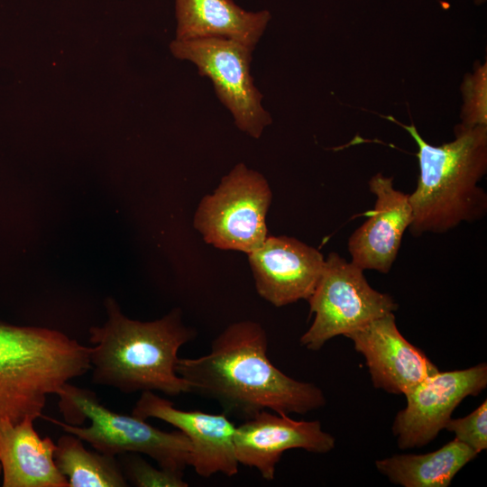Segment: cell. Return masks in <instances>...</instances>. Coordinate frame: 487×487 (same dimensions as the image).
Listing matches in <instances>:
<instances>
[{"label":"cell","instance_id":"obj_6","mask_svg":"<svg viewBox=\"0 0 487 487\" xmlns=\"http://www.w3.org/2000/svg\"><path fill=\"white\" fill-rule=\"evenodd\" d=\"M272 193L266 179L244 163L221 179L196 210L194 227L206 243L247 254L267 238L266 215Z\"/></svg>","mask_w":487,"mask_h":487},{"label":"cell","instance_id":"obj_12","mask_svg":"<svg viewBox=\"0 0 487 487\" xmlns=\"http://www.w3.org/2000/svg\"><path fill=\"white\" fill-rule=\"evenodd\" d=\"M248 259L258 294L275 307L308 300L325 264L318 250L285 235L267 236Z\"/></svg>","mask_w":487,"mask_h":487},{"label":"cell","instance_id":"obj_8","mask_svg":"<svg viewBox=\"0 0 487 487\" xmlns=\"http://www.w3.org/2000/svg\"><path fill=\"white\" fill-rule=\"evenodd\" d=\"M170 49L174 56L191 61L201 76L212 81L237 128L255 139L261 137L272 119L250 73L253 50L225 38L175 40Z\"/></svg>","mask_w":487,"mask_h":487},{"label":"cell","instance_id":"obj_15","mask_svg":"<svg viewBox=\"0 0 487 487\" xmlns=\"http://www.w3.org/2000/svg\"><path fill=\"white\" fill-rule=\"evenodd\" d=\"M26 418L0 420V462L4 487H69L54 461L56 443L41 437Z\"/></svg>","mask_w":487,"mask_h":487},{"label":"cell","instance_id":"obj_17","mask_svg":"<svg viewBox=\"0 0 487 487\" xmlns=\"http://www.w3.org/2000/svg\"><path fill=\"white\" fill-rule=\"evenodd\" d=\"M477 453L455 437L439 449L422 455H394L377 460V470L404 487H447Z\"/></svg>","mask_w":487,"mask_h":487},{"label":"cell","instance_id":"obj_1","mask_svg":"<svg viewBox=\"0 0 487 487\" xmlns=\"http://www.w3.org/2000/svg\"><path fill=\"white\" fill-rule=\"evenodd\" d=\"M267 347L259 323L236 322L213 340L207 354L179 358L176 372L190 392L215 400L227 416L244 420L262 410L306 414L323 407V391L283 373L269 359Z\"/></svg>","mask_w":487,"mask_h":487},{"label":"cell","instance_id":"obj_10","mask_svg":"<svg viewBox=\"0 0 487 487\" xmlns=\"http://www.w3.org/2000/svg\"><path fill=\"white\" fill-rule=\"evenodd\" d=\"M132 415L144 420L161 419L182 432L191 446L189 465L199 476L210 477L218 473L234 476L238 473L234 444L236 427L225 413L182 410L147 391L142 392Z\"/></svg>","mask_w":487,"mask_h":487},{"label":"cell","instance_id":"obj_3","mask_svg":"<svg viewBox=\"0 0 487 487\" xmlns=\"http://www.w3.org/2000/svg\"><path fill=\"white\" fill-rule=\"evenodd\" d=\"M383 117L405 129L418 148L419 176L416 189L409 194L412 235L446 233L485 216L487 194L478 183L487 171V125H457L454 141L436 146L427 142L413 124Z\"/></svg>","mask_w":487,"mask_h":487},{"label":"cell","instance_id":"obj_23","mask_svg":"<svg viewBox=\"0 0 487 487\" xmlns=\"http://www.w3.org/2000/svg\"><path fill=\"white\" fill-rule=\"evenodd\" d=\"M2 473V466H1V462H0V474Z\"/></svg>","mask_w":487,"mask_h":487},{"label":"cell","instance_id":"obj_22","mask_svg":"<svg viewBox=\"0 0 487 487\" xmlns=\"http://www.w3.org/2000/svg\"><path fill=\"white\" fill-rule=\"evenodd\" d=\"M484 1H485V0H475V3H476V4H480V3H482V2H484Z\"/></svg>","mask_w":487,"mask_h":487},{"label":"cell","instance_id":"obj_4","mask_svg":"<svg viewBox=\"0 0 487 487\" xmlns=\"http://www.w3.org/2000/svg\"><path fill=\"white\" fill-rule=\"evenodd\" d=\"M89 352L58 330L0 321V420L41 418L48 395L90 370Z\"/></svg>","mask_w":487,"mask_h":487},{"label":"cell","instance_id":"obj_18","mask_svg":"<svg viewBox=\"0 0 487 487\" xmlns=\"http://www.w3.org/2000/svg\"><path fill=\"white\" fill-rule=\"evenodd\" d=\"M54 461L69 487L128 486L115 456L87 450L83 441L75 435L67 433L58 439Z\"/></svg>","mask_w":487,"mask_h":487},{"label":"cell","instance_id":"obj_21","mask_svg":"<svg viewBox=\"0 0 487 487\" xmlns=\"http://www.w3.org/2000/svg\"><path fill=\"white\" fill-rule=\"evenodd\" d=\"M446 429L455 438L473 448L477 454L487 448V401L484 400L466 417L450 418Z\"/></svg>","mask_w":487,"mask_h":487},{"label":"cell","instance_id":"obj_2","mask_svg":"<svg viewBox=\"0 0 487 487\" xmlns=\"http://www.w3.org/2000/svg\"><path fill=\"white\" fill-rule=\"evenodd\" d=\"M107 320L89 329L92 382L124 393L159 391L168 396L190 392L176 372L178 352L196 332L184 325L175 308L160 319L141 322L123 314L106 299Z\"/></svg>","mask_w":487,"mask_h":487},{"label":"cell","instance_id":"obj_19","mask_svg":"<svg viewBox=\"0 0 487 487\" xmlns=\"http://www.w3.org/2000/svg\"><path fill=\"white\" fill-rule=\"evenodd\" d=\"M463 125H487V63L478 65L463 83Z\"/></svg>","mask_w":487,"mask_h":487},{"label":"cell","instance_id":"obj_20","mask_svg":"<svg viewBox=\"0 0 487 487\" xmlns=\"http://www.w3.org/2000/svg\"><path fill=\"white\" fill-rule=\"evenodd\" d=\"M124 456V472L127 478L137 487H187L188 483L182 479V473L167 469H157L145 460L128 453Z\"/></svg>","mask_w":487,"mask_h":487},{"label":"cell","instance_id":"obj_13","mask_svg":"<svg viewBox=\"0 0 487 487\" xmlns=\"http://www.w3.org/2000/svg\"><path fill=\"white\" fill-rule=\"evenodd\" d=\"M362 354L374 387L406 394L437 367L399 331L393 312L345 335Z\"/></svg>","mask_w":487,"mask_h":487},{"label":"cell","instance_id":"obj_14","mask_svg":"<svg viewBox=\"0 0 487 487\" xmlns=\"http://www.w3.org/2000/svg\"><path fill=\"white\" fill-rule=\"evenodd\" d=\"M392 177L377 173L368 182L375 197L369 218L348 239L351 262L364 270L388 273L403 234L412 222L409 194L394 188Z\"/></svg>","mask_w":487,"mask_h":487},{"label":"cell","instance_id":"obj_9","mask_svg":"<svg viewBox=\"0 0 487 487\" xmlns=\"http://www.w3.org/2000/svg\"><path fill=\"white\" fill-rule=\"evenodd\" d=\"M487 386V366L437 372L406 394L407 405L396 415L392 431L400 449L421 447L446 427L459 403Z\"/></svg>","mask_w":487,"mask_h":487},{"label":"cell","instance_id":"obj_11","mask_svg":"<svg viewBox=\"0 0 487 487\" xmlns=\"http://www.w3.org/2000/svg\"><path fill=\"white\" fill-rule=\"evenodd\" d=\"M335 440L318 420H294L287 414L262 410L235 428L234 444L239 464L255 468L265 480H273L276 465L289 449L325 454Z\"/></svg>","mask_w":487,"mask_h":487},{"label":"cell","instance_id":"obj_7","mask_svg":"<svg viewBox=\"0 0 487 487\" xmlns=\"http://www.w3.org/2000/svg\"><path fill=\"white\" fill-rule=\"evenodd\" d=\"M308 301L315 317L300 343L312 351L398 308L390 295L371 287L363 269L334 252L325 259L320 279Z\"/></svg>","mask_w":487,"mask_h":487},{"label":"cell","instance_id":"obj_16","mask_svg":"<svg viewBox=\"0 0 487 487\" xmlns=\"http://www.w3.org/2000/svg\"><path fill=\"white\" fill-rule=\"evenodd\" d=\"M178 41L225 38L253 50L271 14L248 12L232 0H175Z\"/></svg>","mask_w":487,"mask_h":487},{"label":"cell","instance_id":"obj_5","mask_svg":"<svg viewBox=\"0 0 487 487\" xmlns=\"http://www.w3.org/2000/svg\"><path fill=\"white\" fill-rule=\"evenodd\" d=\"M66 422L42 415L96 451L115 456L144 454L163 469L183 473L190 464L191 446L180 432L160 430L135 416L116 413L103 406L93 392L66 383L56 393Z\"/></svg>","mask_w":487,"mask_h":487}]
</instances>
